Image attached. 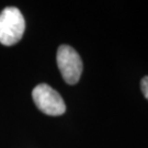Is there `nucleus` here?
<instances>
[{
    "mask_svg": "<svg viewBox=\"0 0 148 148\" xmlns=\"http://www.w3.org/2000/svg\"><path fill=\"white\" fill-rule=\"evenodd\" d=\"M25 30V21L21 11L16 7H8L0 13V43L11 46L19 42Z\"/></svg>",
    "mask_w": 148,
    "mask_h": 148,
    "instance_id": "obj_1",
    "label": "nucleus"
},
{
    "mask_svg": "<svg viewBox=\"0 0 148 148\" xmlns=\"http://www.w3.org/2000/svg\"><path fill=\"white\" fill-rule=\"evenodd\" d=\"M32 97L37 109L47 115L59 116L66 112V106L62 95L46 84L37 85L33 89Z\"/></svg>",
    "mask_w": 148,
    "mask_h": 148,
    "instance_id": "obj_2",
    "label": "nucleus"
},
{
    "mask_svg": "<svg viewBox=\"0 0 148 148\" xmlns=\"http://www.w3.org/2000/svg\"><path fill=\"white\" fill-rule=\"evenodd\" d=\"M56 60L63 79L68 85H76L82 74V60L79 54L69 45H60Z\"/></svg>",
    "mask_w": 148,
    "mask_h": 148,
    "instance_id": "obj_3",
    "label": "nucleus"
},
{
    "mask_svg": "<svg viewBox=\"0 0 148 148\" xmlns=\"http://www.w3.org/2000/svg\"><path fill=\"white\" fill-rule=\"evenodd\" d=\"M140 89L144 97L148 100V76H145L140 81Z\"/></svg>",
    "mask_w": 148,
    "mask_h": 148,
    "instance_id": "obj_4",
    "label": "nucleus"
}]
</instances>
